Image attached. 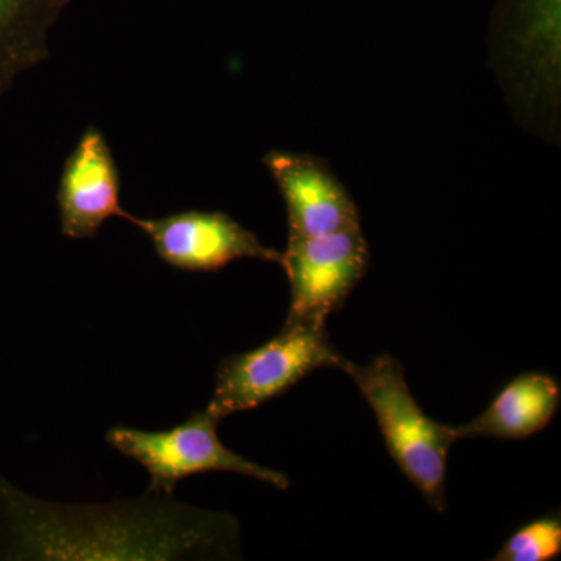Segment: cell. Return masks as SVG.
Masks as SVG:
<instances>
[{
  "mask_svg": "<svg viewBox=\"0 0 561 561\" xmlns=\"http://www.w3.org/2000/svg\"><path fill=\"white\" fill-rule=\"evenodd\" d=\"M230 516L147 491L105 505L50 504L0 476V560H181L227 552Z\"/></svg>",
  "mask_w": 561,
  "mask_h": 561,
  "instance_id": "1",
  "label": "cell"
},
{
  "mask_svg": "<svg viewBox=\"0 0 561 561\" xmlns=\"http://www.w3.org/2000/svg\"><path fill=\"white\" fill-rule=\"evenodd\" d=\"M378 421L387 451L402 474L423 494L435 512L445 513L446 465L457 442L454 426L427 416L413 398L404 368L389 354L368 365L346 360L342 367Z\"/></svg>",
  "mask_w": 561,
  "mask_h": 561,
  "instance_id": "2",
  "label": "cell"
},
{
  "mask_svg": "<svg viewBox=\"0 0 561 561\" xmlns=\"http://www.w3.org/2000/svg\"><path fill=\"white\" fill-rule=\"evenodd\" d=\"M345 362L324 324L286 320L283 330L264 345L220 362L206 411L217 421L253 411L287 393L311 373L342 370Z\"/></svg>",
  "mask_w": 561,
  "mask_h": 561,
  "instance_id": "3",
  "label": "cell"
},
{
  "mask_svg": "<svg viewBox=\"0 0 561 561\" xmlns=\"http://www.w3.org/2000/svg\"><path fill=\"white\" fill-rule=\"evenodd\" d=\"M219 423L203 409L171 430L111 427L105 440L122 456L146 468L150 478L147 491L151 494L173 496L181 481L203 472H236L276 489H289L290 479L284 472L262 467L228 449L217 434Z\"/></svg>",
  "mask_w": 561,
  "mask_h": 561,
  "instance_id": "4",
  "label": "cell"
},
{
  "mask_svg": "<svg viewBox=\"0 0 561 561\" xmlns=\"http://www.w3.org/2000/svg\"><path fill=\"white\" fill-rule=\"evenodd\" d=\"M370 250L360 228L289 239L280 267L290 284L287 320L324 324L364 278Z\"/></svg>",
  "mask_w": 561,
  "mask_h": 561,
  "instance_id": "5",
  "label": "cell"
},
{
  "mask_svg": "<svg viewBox=\"0 0 561 561\" xmlns=\"http://www.w3.org/2000/svg\"><path fill=\"white\" fill-rule=\"evenodd\" d=\"M164 264L184 272H219L239 260L280 264V251L265 247L257 236L220 210H186L161 219L131 221Z\"/></svg>",
  "mask_w": 561,
  "mask_h": 561,
  "instance_id": "6",
  "label": "cell"
},
{
  "mask_svg": "<svg viewBox=\"0 0 561 561\" xmlns=\"http://www.w3.org/2000/svg\"><path fill=\"white\" fill-rule=\"evenodd\" d=\"M286 203L289 239L360 228L359 209L330 165L320 158L271 151L264 158Z\"/></svg>",
  "mask_w": 561,
  "mask_h": 561,
  "instance_id": "7",
  "label": "cell"
},
{
  "mask_svg": "<svg viewBox=\"0 0 561 561\" xmlns=\"http://www.w3.org/2000/svg\"><path fill=\"white\" fill-rule=\"evenodd\" d=\"M62 236L90 239L113 217L135 220L121 205V176L101 130L88 128L62 168L58 186Z\"/></svg>",
  "mask_w": 561,
  "mask_h": 561,
  "instance_id": "8",
  "label": "cell"
},
{
  "mask_svg": "<svg viewBox=\"0 0 561 561\" xmlns=\"http://www.w3.org/2000/svg\"><path fill=\"white\" fill-rule=\"evenodd\" d=\"M561 387L552 376L527 371L516 376L474 420L454 426L460 438L518 440L545 430L559 412Z\"/></svg>",
  "mask_w": 561,
  "mask_h": 561,
  "instance_id": "9",
  "label": "cell"
},
{
  "mask_svg": "<svg viewBox=\"0 0 561 561\" xmlns=\"http://www.w3.org/2000/svg\"><path fill=\"white\" fill-rule=\"evenodd\" d=\"M70 0H0V95L43 60L51 25Z\"/></svg>",
  "mask_w": 561,
  "mask_h": 561,
  "instance_id": "10",
  "label": "cell"
},
{
  "mask_svg": "<svg viewBox=\"0 0 561 561\" xmlns=\"http://www.w3.org/2000/svg\"><path fill=\"white\" fill-rule=\"evenodd\" d=\"M561 553L559 513L535 519L504 542L494 561H549Z\"/></svg>",
  "mask_w": 561,
  "mask_h": 561,
  "instance_id": "11",
  "label": "cell"
}]
</instances>
